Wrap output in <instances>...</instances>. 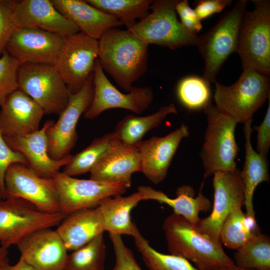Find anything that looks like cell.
<instances>
[{
    "label": "cell",
    "instance_id": "cell-1",
    "mask_svg": "<svg viewBox=\"0 0 270 270\" xmlns=\"http://www.w3.org/2000/svg\"><path fill=\"white\" fill-rule=\"evenodd\" d=\"M98 42V58L103 70L128 92L147 70L148 45L118 28L108 30Z\"/></svg>",
    "mask_w": 270,
    "mask_h": 270
},
{
    "label": "cell",
    "instance_id": "cell-2",
    "mask_svg": "<svg viewBox=\"0 0 270 270\" xmlns=\"http://www.w3.org/2000/svg\"><path fill=\"white\" fill-rule=\"evenodd\" d=\"M162 228L170 254L192 261L200 270H218L234 264L220 242L200 232L180 215L172 212L168 216Z\"/></svg>",
    "mask_w": 270,
    "mask_h": 270
},
{
    "label": "cell",
    "instance_id": "cell-3",
    "mask_svg": "<svg viewBox=\"0 0 270 270\" xmlns=\"http://www.w3.org/2000/svg\"><path fill=\"white\" fill-rule=\"evenodd\" d=\"M214 82L215 106L237 124L252 120L254 112L270 96L269 76L252 69H243L232 85Z\"/></svg>",
    "mask_w": 270,
    "mask_h": 270
},
{
    "label": "cell",
    "instance_id": "cell-4",
    "mask_svg": "<svg viewBox=\"0 0 270 270\" xmlns=\"http://www.w3.org/2000/svg\"><path fill=\"white\" fill-rule=\"evenodd\" d=\"M204 109L207 127L200 156L204 180L216 172L237 169L236 158L238 147L234 135L237 122L219 112L210 101Z\"/></svg>",
    "mask_w": 270,
    "mask_h": 270
},
{
    "label": "cell",
    "instance_id": "cell-5",
    "mask_svg": "<svg viewBox=\"0 0 270 270\" xmlns=\"http://www.w3.org/2000/svg\"><path fill=\"white\" fill-rule=\"evenodd\" d=\"M254 9L245 12L239 28L235 52L243 69L270 74V1L252 0Z\"/></svg>",
    "mask_w": 270,
    "mask_h": 270
},
{
    "label": "cell",
    "instance_id": "cell-6",
    "mask_svg": "<svg viewBox=\"0 0 270 270\" xmlns=\"http://www.w3.org/2000/svg\"><path fill=\"white\" fill-rule=\"evenodd\" d=\"M247 4L246 0L236 2L215 25L198 36L197 46L204 64L202 78L210 85L216 81L228 56L236 51L239 28Z\"/></svg>",
    "mask_w": 270,
    "mask_h": 270
},
{
    "label": "cell",
    "instance_id": "cell-7",
    "mask_svg": "<svg viewBox=\"0 0 270 270\" xmlns=\"http://www.w3.org/2000/svg\"><path fill=\"white\" fill-rule=\"evenodd\" d=\"M178 0H155L152 12L127 30L146 44H155L172 50L197 46L198 36L186 30L177 18Z\"/></svg>",
    "mask_w": 270,
    "mask_h": 270
},
{
    "label": "cell",
    "instance_id": "cell-8",
    "mask_svg": "<svg viewBox=\"0 0 270 270\" xmlns=\"http://www.w3.org/2000/svg\"><path fill=\"white\" fill-rule=\"evenodd\" d=\"M66 216L44 212L20 198L3 199L0 202V245L8 248L17 246L36 231L58 226Z\"/></svg>",
    "mask_w": 270,
    "mask_h": 270
},
{
    "label": "cell",
    "instance_id": "cell-9",
    "mask_svg": "<svg viewBox=\"0 0 270 270\" xmlns=\"http://www.w3.org/2000/svg\"><path fill=\"white\" fill-rule=\"evenodd\" d=\"M18 82V89L30 96L45 114L59 115L68 104L70 92L54 65L20 64Z\"/></svg>",
    "mask_w": 270,
    "mask_h": 270
},
{
    "label": "cell",
    "instance_id": "cell-10",
    "mask_svg": "<svg viewBox=\"0 0 270 270\" xmlns=\"http://www.w3.org/2000/svg\"><path fill=\"white\" fill-rule=\"evenodd\" d=\"M94 93L92 74L79 91L70 94L68 104L58 120L47 128L48 154L52 159L59 160L70 154L78 140L76 124L90 108Z\"/></svg>",
    "mask_w": 270,
    "mask_h": 270
},
{
    "label": "cell",
    "instance_id": "cell-11",
    "mask_svg": "<svg viewBox=\"0 0 270 270\" xmlns=\"http://www.w3.org/2000/svg\"><path fill=\"white\" fill-rule=\"evenodd\" d=\"M98 56V42L82 32L66 36L54 66L70 94L79 91L93 74Z\"/></svg>",
    "mask_w": 270,
    "mask_h": 270
},
{
    "label": "cell",
    "instance_id": "cell-12",
    "mask_svg": "<svg viewBox=\"0 0 270 270\" xmlns=\"http://www.w3.org/2000/svg\"><path fill=\"white\" fill-rule=\"evenodd\" d=\"M52 179L58 192L60 212L66 215L96 207L104 199L122 195L128 188L122 184L78 179L60 172Z\"/></svg>",
    "mask_w": 270,
    "mask_h": 270
},
{
    "label": "cell",
    "instance_id": "cell-13",
    "mask_svg": "<svg viewBox=\"0 0 270 270\" xmlns=\"http://www.w3.org/2000/svg\"><path fill=\"white\" fill-rule=\"evenodd\" d=\"M4 186L5 198H18L44 212H60L53 179L40 176L28 166L20 163L10 164L5 174Z\"/></svg>",
    "mask_w": 270,
    "mask_h": 270
},
{
    "label": "cell",
    "instance_id": "cell-14",
    "mask_svg": "<svg viewBox=\"0 0 270 270\" xmlns=\"http://www.w3.org/2000/svg\"><path fill=\"white\" fill-rule=\"evenodd\" d=\"M93 82V99L84 114L86 119H93L103 112L114 108H124L139 114L148 108L154 99L150 86H132L127 94L121 92L107 78L98 58L95 62Z\"/></svg>",
    "mask_w": 270,
    "mask_h": 270
},
{
    "label": "cell",
    "instance_id": "cell-15",
    "mask_svg": "<svg viewBox=\"0 0 270 270\" xmlns=\"http://www.w3.org/2000/svg\"><path fill=\"white\" fill-rule=\"evenodd\" d=\"M240 171L237 168L232 172H218L213 174L212 212L208 216L200 218L195 226L214 242H220V230L228 214L244 206V189Z\"/></svg>",
    "mask_w": 270,
    "mask_h": 270
},
{
    "label": "cell",
    "instance_id": "cell-16",
    "mask_svg": "<svg viewBox=\"0 0 270 270\" xmlns=\"http://www.w3.org/2000/svg\"><path fill=\"white\" fill-rule=\"evenodd\" d=\"M66 36L38 28H18L6 52L20 64L32 63L54 65L64 46Z\"/></svg>",
    "mask_w": 270,
    "mask_h": 270
},
{
    "label": "cell",
    "instance_id": "cell-17",
    "mask_svg": "<svg viewBox=\"0 0 270 270\" xmlns=\"http://www.w3.org/2000/svg\"><path fill=\"white\" fill-rule=\"evenodd\" d=\"M189 134L188 126L182 124L164 136H153L136 144L140 157V172L153 184L162 182L180 142Z\"/></svg>",
    "mask_w": 270,
    "mask_h": 270
},
{
    "label": "cell",
    "instance_id": "cell-18",
    "mask_svg": "<svg viewBox=\"0 0 270 270\" xmlns=\"http://www.w3.org/2000/svg\"><path fill=\"white\" fill-rule=\"evenodd\" d=\"M54 121H46L42 127L32 133L19 136H4L8 146L22 154L26 159L28 166L40 176L52 178L72 160L70 154L61 160L52 159L48 154V140L46 130Z\"/></svg>",
    "mask_w": 270,
    "mask_h": 270
},
{
    "label": "cell",
    "instance_id": "cell-19",
    "mask_svg": "<svg viewBox=\"0 0 270 270\" xmlns=\"http://www.w3.org/2000/svg\"><path fill=\"white\" fill-rule=\"evenodd\" d=\"M16 246L20 256L36 270H64L68 250L56 230L36 231Z\"/></svg>",
    "mask_w": 270,
    "mask_h": 270
},
{
    "label": "cell",
    "instance_id": "cell-20",
    "mask_svg": "<svg viewBox=\"0 0 270 270\" xmlns=\"http://www.w3.org/2000/svg\"><path fill=\"white\" fill-rule=\"evenodd\" d=\"M14 18L18 28H38L64 36L80 32L50 0H16Z\"/></svg>",
    "mask_w": 270,
    "mask_h": 270
},
{
    "label": "cell",
    "instance_id": "cell-21",
    "mask_svg": "<svg viewBox=\"0 0 270 270\" xmlns=\"http://www.w3.org/2000/svg\"><path fill=\"white\" fill-rule=\"evenodd\" d=\"M0 127L4 136H24L39 130L45 114L28 94L18 89L0 106Z\"/></svg>",
    "mask_w": 270,
    "mask_h": 270
},
{
    "label": "cell",
    "instance_id": "cell-22",
    "mask_svg": "<svg viewBox=\"0 0 270 270\" xmlns=\"http://www.w3.org/2000/svg\"><path fill=\"white\" fill-rule=\"evenodd\" d=\"M140 157L136 146L119 144L110 148L90 172V179L106 183L132 184V174L140 172Z\"/></svg>",
    "mask_w": 270,
    "mask_h": 270
},
{
    "label": "cell",
    "instance_id": "cell-23",
    "mask_svg": "<svg viewBox=\"0 0 270 270\" xmlns=\"http://www.w3.org/2000/svg\"><path fill=\"white\" fill-rule=\"evenodd\" d=\"M52 2L64 16L78 28L80 32L98 40L108 30L122 25L116 18L86 0H52Z\"/></svg>",
    "mask_w": 270,
    "mask_h": 270
},
{
    "label": "cell",
    "instance_id": "cell-24",
    "mask_svg": "<svg viewBox=\"0 0 270 270\" xmlns=\"http://www.w3.org/2000/svg\"><path fill=\"white\" fill-rule=\"evenodd\" d=\"M68 250H75L105 232L98 206L68 214L55 230Z\"/></svg>",
    "mask_w": 270,
    "mask_h": 270
},
{
    "label": "cell",
    "instance_id": "cell-25",
    "mask_svg": "<svg viewBox=\"0 0 270 270\" xmlns=\"http://www.w3.org/2000/svg\"><path fill=\"white\" fill-rule=\"evenodd\" d=\"M138 191L142 194L145 200H154L170 206L174 213L182 216L194 226L200 220V212H209L212 206L210 200L201 191L194 197V190L190 185L178 186L174 198H170L164 192L149 186H140Z\"/></svg>",
    "mask_w": 270,
    "mask_h": 270
},
{
    "label": "cell",
    "instance_id": "cell-26",
    "mask_svg": "<svg viewBox=\"0 0 270 270\" xmlns=\"http://www.w3.org/2000/svg\"><path fill=\"white\" fill-rule=\"evenodd\" d=\"M252 119L245 122V160L240 176L244 189V206L246 217L256 220L254 209L253 196L257 186L264 182H269L268 164L266 156L258 153L251 143Z\"/></svg>",
    "mask_w": 270,
    "mask_h": 270
},
{
    "label": "cell",
    "instance_id": "cell-27",
    "mask_svg": "<svg viewBox=\"0 0 270 270\" xmlns=\"http://www.w3.org/2000/svg\"><path fill=\"white\" fill-rule=\"evenodd\" d=\"M144 200V196L138 191L128 196L118 195L102 200L98 206L103 217L105 231L134 236L139 230L132 221L130 213Z\"/></svg>",
    "mask_w": 270,
    "mask_h": 270
},
{
    "label": "cell",
    "instance_id": "cell-28",
    "mask_svg": "<svg viewBox=\"0 0 270 270\" xmlns=\"http://www.w3.org/2000/svg\"><path fill=\"white\" fill-rule=\"evenodd\" d=\"M174 104L162 106L154 113L144 116L133 114L126 116L117 124L114 132L124 146H135L144 135L159 126L169 114H177Z\"/></svg>",
    "mask_w": 270,
    "mask_h": 270
},
{
    "label": "cell",
    "instance_id": "cell-29",
    "mask_svg": "<svg viewBox=\"0 0 270 270\" xmlns=\"http://www.w3.org/2000/svg\"><path fill=\"white\" fill-rule=\"evenodd\" d=\"M256 220L246 217L242 208L232 211L224 222L219 232L221 244L238 250L255 235L260 234Z\"/></svg>",
    "mask_w": 270,
    "mask_h": 270
},
{
    "label": "cell",
    "instance_id": "cell-30",
    "mask_svg": "<svg viewBox=\"0 0 270 270\" xmlns=\"http://www.w3.org/2000/svg\"><path fill=\"white\" fill-rule=\"evenodd\" d=\"M119 144L120 143L114 132L96 138L86 148L72 156L62 172L74 177L90 172L100 158Z\"/></svg>",
    "mask_w": 270,
    "mask_h": 270
},
{
    "label": "cell",
    "instance_id": "cell-31",
    "mask_svg": "<svg viewBox=\"0 0 270 270\" xmlns=\"http://www.w3.org/2000/svg\"><path fill=\"white\" fill-rule=\"evenodd\" d=\"M96 8L106 12L126 26L127 30L137 20H143L149 14L152 0H86Z\"/></svg>",
    "mask_w": 270,
    "mask_h": 270
},
{
    "label": "cell",
    "instance_id": "cell-32",
    "mask_svg": "<svg viewBox=\"0 0 270 270\" xmlns=\"http://www.w3.org/2000/svg\"><path fill=\"white\" fill-rule=\"evenodd\" d=\"M235 264L254 270H270V238L261 233L255 235L237 250L234 255Z\"/></svg>",
    "mask_w": 270,
    "mask_h": 270
},
{
    "label": "cell",
    "instance_id": "cell-33",
    "mask_svg": "<svg viewBox=\"0 0 270 270\" xmlns=\"http://www.w3.org/2000/svg\"><path fill=\"white\" fill-rule=\"evenodd\" d=\"M106 245L102 233L68 254L64 270H104Z\"/></svg>",
    "mask_w": 270,
    "mask_h": 270
},
{
    "label": "cell",
    "instance_id": "cell-34",
    "mask_svg": "<svg viewBox=\"0 0 270 270\" xmlns=\"http://www.w3.org/2000/svg\"><path fill=\"white\" fill-rule=\"evenodd\" d=\"M133 237L135 245L150 270H200L182 256L156 250L139 230Z\"/></svg>",
    "mask_w": 270,
    "mask_h": 270
},
{
    "label": "cell",
    "instance_id": "cell-35",
    "mask_svg": "<svg viewBox=\"0 0 270 270\" xmlns=\"http://www.w3.org/2000/svg\"><path fill=\"white\" fill-rule=\"evenodd\" d=\"M177 94L180 102L188 108L198 109L210 102V84L202 78L188 76L179 82Z\"/></svg>",
    "mask_w": 270,
    "mask_h": 270
},
{
    "label": "cell",
    "instance_id": "cell-36",
    "mask_svg": "<svg viewBox=\"0 0 270 270\" xmlns=\"http://www.w3.org/2000/svg\"><path fill=\"white\" fill-rule=\"evenodd\" d=\"M20 64L5 50L0 58V106L18 89V71Z\"/></svg>",
    "mask_w": 270,
    "mask_h": 270
},
{
    "label": "cell",
    "instance_id": "cell-37",
    "mask_svg": "<svg viewBox=\"0 0 270 270\" xmlns=\"http://www.w3.org/2000/svg\"><path fill=\"white\" fill-rule=\"evenodd\" d=\"M16 0H0V58L14 32L18 28L14 18Z\"/></svg>",
    "mask_w": 270,
    "mask_h": 270
},
{
    "label": "cell",
    "instance_id": "cell-38",
    "mask_svg": "<svg viewBox=\"0 0 270 270\" xmlns=\"http://www.w3.org/2000/svg\"><path fill=\"white\" fill-rule=\"evenodd\" d=\"M116 261L111 270H142L132 251L124 243L121 236L109 234Z\"/></svg>",
    "mask_w": 270,
    "mask_h": 270
},
{
    "label": "cell",
    "instance_id": "cell-39",
    "mask_svg": "<svg viewBox=\"0 0 270 270\" xmlns=\"http://www.w3.org/2000/svg\"><path fill=\"white\" fill-rule=\"evenodd\" d=\"M20 163L28 166L26 158L20 152L12 150L6 142L0 127V190L5 198L4 176L8 166Z\"/></svg>",
    "mask_w": 270,
    "mask_h": 270
},
{
    "label": "cell",
    "instance_id": "cell-40",
    "mask_svg": "<svg viewBox=\"0 0 270 270\" xmlns=\"http://www.w3.org/2000/svg\"><path fill=\"white\" fill-rule=\"evenodd\" d=\"M176 11L183 26L190 32L196 34L202 28L201 20L194 9L190 6L188 0H178L176 6Z\"/></svg>",
    "mask_w": 270,
    "mask_h": 270
},
{
    "label": "cell",
    "instance_id": "cell-41",
    "mask_svg": "<svg viewBox=\"0 0 270 270\" xmlns=\"http://www.w3.org/2000/svg\"><path fill=\"white\" fill-rule=\"evenodd\" d=\"M258 132L257 152L266 156L270 147V96L265 116L259 126H254Z\"/></svg>",
    "mask_w": 270,
    "mask_h": 270
},
{
    "label": "cell",
    "instance_id": "cell-42",
    "mask_svg": "<svg viewBox=\"0 0 270 270\" xmlns=\"http://www.w3.org/2000/svg\"><path fill=\"white\" fill-rule=\"evenodd\" d=\"M232 0H199L195 2L194 10L202 20L211 15L222 12L226 6H230Z\"/></svg>",
    "mask_w": 270,
    "mask_h": 270
},
{
    "label": "cell",
    "instance_id": "cell-43",
    "mask_svg": "<svg viewBox=\"0 0 270 270\" xmlns=\"http://www.w3.org/2000/svg\"><path fill=\"white\" fill-rule=\"evenodd\" d=\"M4 270H36L22 258L14 265H8Z\"/></svg>",
    "mask_w": 270,
    "mask_h": 270
},
{
    "label": "cell",
    "instance_id": "cell-44",
    "mask_svg": "<svg viewBox=\"0 0 270 270\" xmlns=\"http://www.w3.org/2000/svg\"><path fill=\"white\" fill-rule=\"evenodd\" d=\"M9 259L8 258V248L0 246V270L4 269L9 265Z\"/></svg>",
    "mask_w": 270,
    "mask_h": 270
},
{
    "label": "cell",
    "instance_id": "cell-45",
    "mask_svg": "<svg viewBox=\"0 0 270 270\" xmlns=\"http://www.w3.org/2000/svg\"><path fill=\"white\" fill-rule=\"evenodd\" d=\"M218 270H254L244 268L236 266L235 264L232 265L224 266L220 268Z\"/></svg>",
    "mask_w": 270,
    "mask_h": 270
},
{
    "label": "cell",
    "instance_id": "cell-46",
    "mask_svg": "<svg viewBox=\"0 0 270 270\" xmlns=\"http://www.w3.org/2000/svg\"><path fill=\"white\" fill-rule=\"evenodd\" d=\"M3 200V196H2V193L0 190V202Z\"/></svg>",
    "mask_w": 270,
    "mask_h": 270
}]
</instances>
